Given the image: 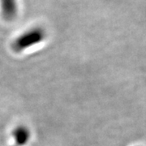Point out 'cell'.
I'll return each instance as SVG.
<instances>
[{"mask_svg":"<svg viewBox=\"0 0 146 146\" xmlns=\"http://www.w3.org/2000/svg\"><path fill=\"white\" fill-rule=\"evenodd\" d=\"M45 38V32L42 29L35 28L24 33L13 42L12 48L16 52H21L29 47L40 43Z\"/></svg>","mask_w":146,"mask_h":146,"instance_id":"1","label":"cell"},{"mask_svg":"<svg viewBox=\"0 0 146 146\" xmlns=\"http://www.w3.org/2000/svg\"><path fill=\"white\" fill-rule=\"evenodd\" d=\"M13 136L18 145L23 146L28 143L30 133L29 129L25 126H19L13 131Z\"/></svg>","mask_w":146,"mask_h":146,"instance_id":"2","label":"cell"}]
</instances>
